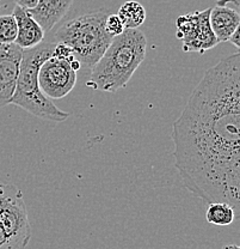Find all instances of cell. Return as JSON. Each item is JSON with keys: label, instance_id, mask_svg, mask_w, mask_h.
I'll use <instances>...</instances> for the list:
<instances>
[{"label": "cell", "instance_id": "obj_4", "mask_svg": "<svg viewBox=\"0 0 240 249\" xmlns=\"http://www.w3.org/2000/svg\"><path fill=\"white\" fill-rule=\"evenodd\" d=\"M108 16V12L97 11L68 20L55 33V41L69 47L81 66L91 70L113 38L105 30Z\"/></svg>", "mask_w": 240, "mask_h": 249}, {"label": "cell", "instance_id": "obj_18", "mask_svg": "<svg viewBox=\"0 0 240 249\" xmlns=\"http://www.w3.org/2000/svg\"><path fill=\"white\" fill-rule=\"evenodd\" d=\"M224 249H240V246H237V245H229V246H226Z\"/></svg>", "mask_w": 240, "mask_h": 249}, {"label": "cell", "instance_id": "obj_16", "mask_svg": "<svg viewBox=\"0 0 240 249\" xmlns=\"http://www.w3.org/2000/svg\"><path fill=\"white\" fill-rule=\"evenodd\" d=\"M17 6H20L24 10H32L37 5L38 0H14Z\"/></svg>", "mask_w": 240, "mask_h": 249}, {"label": "cell", "instance_id": "obj_14", "mask_svg": "<svg viewBox=\"0 0 240 249\" xmlns=\"http://www.w3.org/2000/svg\"><path fill=\"white\" fill-rule=\"evenodd\" d=\"M17 37V23L14 15L0 16V45L15 43Z\"/></svg>", "mask_w": 240, "mask_h": 249}, {"label": "cell", "instance_id": "obj_13", "mask_svg": "<svg viewBox=\"0 0 240 249\" xmlns=\"http://www.w3.org/2000/svg\"><path fill=\"white\" fill-rule=\"evenodd\" d=\"M206 218L210 224L226 227L234 222L236 213H234L233 207L226 202H211L209 204Z\"/></svg>", "mask_w": 240, "mask_h": 249}, {"label": "cell", "instance_id": "obj_6", "mask_svg": "<svg viewBox=\"0 0 240 249\" xmlns=\"http://www.w3.org/2000/svg\"><path fill=\"white\" fill-rule=\"evenodd\" d=\"M210 7L203 11L179 16L176 20V36L187 53H205L218 46L219 41L210 25Z\"/></svg>", "mask_w": 240, "mask_h": 249}, {"label": "cell", "instance_id": "obj_17", "mask_svg": "<svg viewBox=\"0 0 240 249\" xmlns=\"http://www.w3.org/2000/svg\"><path fill=\"white\" fill-rule=\"evenodd\" d=\"M229 42L232 43V45H234L238 48L239 53H240V22L238 24V27L236 28V30L233 31V34L231 35V37H229Z\"/></svg>", "mask_w": 240, "mask_h": 249}, {"label": "cell", "instance_id": "obj_9", "mask_svg": "<svg viewBox=\"0 0 240 249\" xmlns=\"http://www.w3.org/2000/svg\"><path fill=\"white\" fill-rule=\"evenodd\" d=\"M239 0H219L214 7H210V25L219 42H227L238 27L240 12Z\"/></svg>", "mask_w": 240, "mask_h": 249}, {"label": "cell", "instance_id": "obj_15", "mask_svg": "<svg viewBox=\"0 0 240 249\" xmlns=\"http://www.w3.org/2000/svg\"><path fill=\"white\" fill-rule=\"evenodd\" d=\"M105 30L108 31V34L112 37H116V36L121 35L126 30V28L121 18L118 17V15L109 14V16L107 17V20H105Z\"/></svg>", "mask_w": 240, "mask_h": 249}, {"label": "cell", "instance_id": "obj_12", "mask_svg": "<svg viewBox=\"0 0 240 249\" xmlns=\"http://www.w3.org/2000/svg\"><path fill=\"white\" fill-rule=\"evenodd\" d=\"M117 15L126 29H138L146 20V10L143 4L135 0H128L123 2Z\"/></svg>", "mask_w": 240, "mask_h": 249}, {"label": "cell", "instance_id": "obj_1", "mask_svg": "<svg viewBox=\"0 0 240 249\" xmlns=\"http://www.w3.org/2000/svg\"><path fill=\"white\" fill-rule=\"evenodd\" d=\"M180 182L205 202H226L240 219V53L206 71L172 124Z\"/></svg>", "mask_w": 240, "mask_h": 249}, {"label": "cell", "instance_id": "obj_10", "mask_svg": "<svg viewBox=\"0 0 240 249\" xmlns=\"http://www.w3.org/2000/svg\"><path fill=\"white\" fill-rule=\"evenodd\" d=\"M12 15L17 23V37L15 41L17 46L25 51V49L33 48L43 42L45 30L33 19L27 10L16 5Z\"/></svg>", "mask_w": 240, "mask_h": 249}, {"label": "cell", "instance_id": "obj_5", "mask_svg": "<svg viewBox=\"0 0 240 249\" xmlns=\"http://www.w3.org/2000/svg\"><path fill=\"white\" fill-rule=\"evenodd\" d=\"M30 237L32 228L22 192L0 182V249H25Z\"/></svg>", "mask_w": 240, "mask_h": 249}, {"label": "cell", "instance_id": "obj_8", "mask_svg": "<svg viewBox=\"0 0 240 249\" xmlns=\"http://www.w3.org/2000/svg\"><path fill=\"white\" fill-rule=\"evenodd\" d=\"M23 49L16 43L0 45V108L11 105L16 91Z\"/></svg>", "mask_w": 240, "mask_h": 249}, {"label": "cell", "instance_id": "obj_7", "mask_svg": "<svg viewBox=\"0 0 240 249\" xmlns=\"http://www.w3.org/2000/svg\"><path fill=\"white\" fill-rule=\"evenodd\" d=\"M77 71L71 62L51 55L38 71V84L42 92L50 100H60L74 89Z\"/></svg>", "mask_w": 240, "mask_h": 249}, {"label": "cell", "instance_id": "obj_19", "mask_svg": "<svg viewBox=\"0 0 240 249\" xmlns=\"http://www.w3.org/2000/svg\"><path fill=\"white\" fill-rule=\"evenodd\" d=\"M238 9H239V12H240V0L238 1Z\"/></svg>", "mask_w": 240, "mask_h": 249}, {"label": "cell", "instance_id": "obj_2", "mask_svg": "<svg viewBox=\"0 0 240 249\" xmlns=\"http://www.w3.org/2000/svg\"><path fill=\"white\" fill-rule=\"evenodd\" d=\"M147 38L139 29H126L112 38L102 58L91 69L86 85L98 91L115 93L125 89L146 58Z\"/></svg>", "mask_w": 240, "mask_h": 249}, {"label": "cell", "instance_id": "obj_3", "mask_svg": "<svg viewBox=\"0 0 240 249\" xmlns=\"http://www.w3.org/2000/svg\"><path fill=\"white\" fill-rule=\"evenodd\" d=\"M56 42H42L33 48L23 51L16 91L11 105L24 109L32 115L42 120L63 123L69 118V113L56 107L50 98L41 90L38 71L46 60L54 53Z\"/></svg>", "mask_w": 240, "mask_h": 249}, {"label": "cell", "instance_id": "obj_11", "mask_svg": "<svg viewBox=\"0 0 240 249\" xmlns=\"http://www.w3.org/2000/svg\"><path fill=\"white\" fill-rule=\"evenodd\" d=\"M74 0H38L32 10H27L30 16L46 31H50L68 14Z\"/></svg>", "mask_w": 240, "mask_h": 249}]
</instances>
